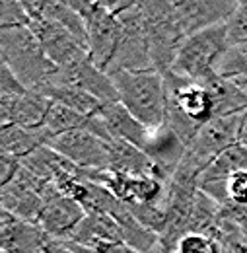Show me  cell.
<instances>
[{"instance_id": "cell-29", "label": "cell", "mask_w": 247, "mask_h": 253, "mask_svg": "<svg viewBox=\"0 0 247 253\" xmlns=\"http://www.w3.org/2000/svg\"><path fill=\"white\" fill-rule=\"evenodd\" d=\"M228 203L234 205H247V171H238L228 177L226 181Z\"/></svg>"}, {"instance_id": "cell-27", "label": "cell", "mask_w": 247, "mask_h": 253, "mask_svg": "<svg viewBox=\"0 0 247 253\" xmlns=\"http://www.w3.org/2000/svg\"><path fill=\"white\" fill-rule=\"evenodd\" d=\"M226 30H228V39L232 47L247 43V0L238 2L236 10L226 22Z\"/></svg>"}, {"instance_id": "cell-24", "label": "cell", "mask_w": 247, "mask_h": 253, "mask_svg": "<svg viewBox=\"0 0 247 253\" xmlns=\"http://www.w3.org/2000/svg\"><path fill=\"white\" fill-rule=\"evenodd\" d=\"M62 162H64V158H62L61 154H57L55 150H51L47 144L41 146V148H37L35 152H31L30 156L20 160V164L28 171H31L35 177L45 179V181H53V177L59 171Z\"/></svg>"}, {"instance_id": "cell-28", "label": "cell", "mask_w": 247, "mask_h": 253, "mask_svg": "<svg viewBox=\"0 0 247 253\" xmlns=\"http://www.w3.org/2000/svg\"><path fill=\"white\" fill-rule=\"evenodd\" d=\"M177 253H222V248L210 236L187 234L177 244Z\"/></svg>"}, {"instance_id": "cell-31", "label": "cell", "mask_w": 247, "mask_h": 253, "mask_svg": "<svg viewBox=\"0 0 247 253\" xmlns=\"http://www.w3.org/2000/svg\"><path fill=\"white\" fill-rule=\"evenodd\" d=\"M18 169H20V160L0 154V187L8 185L16 177Z\"/></svg>"}, {"instance_id": "cell-7", "label": "cell", "mask_w": 247, "mask_h": 253, "mask_svg": "<svg viewBox=\"0 0 247 253\" xmlns=\"http://www.w3.org/2000/svg\"><path fill=\"white\" fill-rule=\"evenodd\" d=\"M117 20H119V43L107 68V74L111 76L126 70L132 72L154 70L140 2H130L117 16Z\"/></svg>"}, {"instance_id": "cell-10", "label": "cell", "mask_w": 247, "mask_h": 253, "mask_svg": "<svg viewBox=\"0 0 247 253\" xmlns=\"http://www.w3.org/2000/svg\"><path fill=\"white\" fill-rule=\"evenodd\" d=\"M43 212L39 216V226L47 232L51 240L57 242H68L74 230L80 226V222L86 218V211L80 203L74 199L64 197L61 191L55 187L53 181H47L43 187Z\"/></svg>"}, {"instance_id": "cell-21", "label": "cell", "mask_w": 247, "mask_h": 253, "mask_svg": "<svg viewBox=\"0 0 247 253\" xmlns=\"http://www.w3.org/2000/svg\"><path fill=\"white\" fill-rule=\"evenodd\" d=\"M43 95H47L51 101L55 103H61L64 107H70L82 115H97L99 109L103 107V103L99 99H95L93 95L86 94L82 90H76V88H70V86H53V84H47L43 86L41 90Z\"/></svg>"}, {"instance_id": "cell-20", "label": "cell", "mask_w": 247, "mask_h": 253, "mask_svg": "<svg viewBox=\"0 0 247 253\" xmlns=\"http://www.w3.org/2000/svg\"><path fill=\"white\" fill-rule=\"evenodd\" d=\"M205 88L208 90L214 117H230V115H242L247 111V94L240 90L232 80L212 74L206 80H203Z\"/></svg>"}, {"instance_id": "cell-6", "label": "cell", "mask_w": 247, "mask_h": 253, "mask_svg": "<svg viewBox=\"0 0 247 253\" xmlns=\"http://www.w3.org/2000/svg\"><path fill=\"white\" fill-rule=\"evenodd\" d=\"M140 8L144 14L146 37L154 70H158L160 74H167L185 41L175 24L171 0L140 2Z\"/></svg>"}, {"instance_id": "cell-32", "label": "cell", "mask_w": 247, "mask_h": 253, "mask_svg": "<svg viewBox=\"0 0 247 253\" xmlns=\"http://www.w3.org/2000/svg\"><path fill=\"white\" fill-rule=\"evenodd\" d=\"M64 244H66L74 253H136L134 250H130L128 246H124V244H119V246H103V248H95V250L76 246V244H72V242H64Z\"/></svg>"}, {"instance_id": "cell-4", "label": "cell", "mask_w": 247, "mask_h": 253, "mask_svg": "<svg viewBox=\"0 0 247 253\" xmlns=\"http://www.w3.org/2000/svg\"><path fill=\"white\" fill-rule=\"evenodd\" d=\"M230 49L232 43L228 39L226 24L212 26L187 37L169 72L189 80L203 82L208 76L218 74V68Z\"/></svg>"}, {"instance_id": "cell-12", "label": "cell", "mask_w": 247, "mask_h": 253, "mask_svg": "<svg viewBox=\"0 0 247 253\" xmlns=\"http://www.w3.org/2000/svg\"><path fill=\"white\" fill-rule=\"evenodd\" d=\"M45 185H47L45 179L35 177L31 171H28L20 164L16 177L8 185L0 187L2 189V195H0L2 211H8L10 214H14L22 220L39 224V216L45 207L43 197H41Z\"/></svg>"}, {"instance_id": "cell-33", "label": "cell", "mask_w": 247, "mask_h": 253, "mask_svg": "<svg viewBox=\"0 0 247 253\" xmlns=\"http://www.w3.org/2000/svg\"><path fill=\"white\" fill-rule=\"evenodd\" d=\"M45 253H74L64 242H57V240H51L45 248Z\"/></svg>"}, {"instance_id": "cell-1", "label": "cell", "mask_w": 247, "mask_h": 253, "mask_svg": "<svg viewBox=\"0 0 247 253\" xmlns=\"http://www.w3.org/2000/svg\"><path fill=\"white\" fill-rule=\"evenodd\" d=\"M165 78V125L185 144L197 136V132L214 119V107L208 90L203 82L189 80L173 72Z\"/></svg>"}, {"instance_id": "cell-22", "label": "cell", "mask_w": 247, "mask_h": 253, "mask_svg": "<svg viewBox=\"0 0 247 253\" xmlns=\"http://www.w3.org/2000/svg\"><path fill=\"white\" fill-rule=\"evenodd\" d=\"M218 212H220V205L216 201L205 195L203 191H197L189 220V234H203L216 240Z\"/></svg>"}, {"instance_id": "cell-16", "label": "cell", "mask_w": 247, "mask_h": 253, "mask_svg": "<svg viewBox=\"0 0 247 253\" xmlns=\"http://www.w3.org/2000/svg\"><path fill=\"white\" fill-rule=\"evenodd\" d=\"M97 115L101 117L111 140H123V142H128L146 152L154 130L146 128L138 119H134L121 101L103 103V107L99 109Z\"/></svg>"}, {"instance_id": "cell-2", "label": "cell", "mask_w": 247, "mask_h": 253, "mask_svg": "<svg viewBox=\"0 0 247 253\" xmlns=\"http://www.w3.org/2000/svg\"><path fill=\"white\" fill-rule=\"evenodd\" d=\"M119 101L150 130L165 125V78L158 70H126L111 74Z\"/></svg>"}, {"instance_id": "cell-26", "label": "cell", "mask_w": 247, "mask_h": 253, "mask_svg": "<svg viewBox=\"0 0 247 253\" xmlns=\"http://www.w3.org/2000/svg\"><path fill=\"white\" fill-rule=\"evenodd\" d=\"M218 74L228 78V80H232L236 76H246L247 78V43L232 47L228 51V55L224 57V61L218 68Z\"/></svg>"}, {"instance_id": "cell-30", "label": "cell", "mask_w": 247, "mask_h": 253, "mask_svg": "<svg viewBox=\"0 0 247 253\" xmlns=\"http://www.w3.org/2000/svg\"><path fill=\"white\" fill-rule=\"evenodd\" d=\"M24 92H28V88L14 76V72L6 64H2V70H0V99L16 97V95H22Z\"/></svg>"}, {"instance_id": "cell-18", "label": "cell", "mask_w": 247, "mask_h": 253, "mask_svg": "<svg viewBox=\"0 0 247 253\" xmlns=\"http://www.w3.org/2000/svg\"><path fill=\"white\" fill-rule=\"evenodd\" d=\"M68 242L82 248H90V250L103 248V246H119V244H124L123 228L113 216L88 212Z\"/></svg>"}, {"instance_id": "cell-14", "label": "cell", "mask_w": 247, "mask_h": 253, "mask_svg": "<svg viewBox=\"0 0 247 253\" xmlns=\"http://www.w3.org/2000/svg\"><path fill=\"white\" fill-rule=\"evenodd\" d=\"M51 238L37 222L22 220L8 211L0 212V250L2 253H45Z\"/></svg>"}, {"instance_id": "cell-5", "label": "cell", "mask_w": 247, "mask_h": 253, "mask_svg": "<svg viewBox=\"0 0 247 253\" xmlns=\"http://www.w3.org/2000/svg\"><path fill=\"white\" fill-rule=\"evenodd\" d=\"M84 20L88 28V53L92 63L107 72L119 43L117 16L130 2H68Z\"/></svg>"}, {"instance_id": "cell-17", "label": "cell", "mask_w": 247, "mask_h": 253, "mask_svg": "<svg viewBox=\"0 0 247 253\" xmlns=\"http://www.w3.org/2000/svg\"><path fill=\"white\" fill-rule=\"evenodd\" d=\"M109 171L119 175H138V177H152L158 181L169 183L165 175L160 171L152 158L123 140H111L109 142Z\"/></svg>"}, {"instance_id": "cell-25", "label": "cell", "mask_w": 247, "mask_h": 253, "mask_svg": "<svg viewBox=\"0 0 247 253\" xmlns=\"http://www.w3.org/2000/svg\"><path fill=\"white\" fill-rule=\"evenodd\" d=\"M30 16L24 0H0V30L8 28H28Z\"/></svg>"}, {"instance_id": "cell-8", "label": "cell", "mask_w": 247, "mask_h": 253, "mask_svg": "<svg viewBox=\"0 0 247 253\" xmlns=\"http://www.w3.org/2000/svg\"><path fill=\"white\" fill-rule=\"evenodd\" d=\"M24 6L30 16L28 28L37 37L45 55L57 68L68 66L84 57H90L88 49H84L66 28H62L59 22H55L47 14H43L41 0H24Z\"/></svg>"}, {"instance_id": "cell-15", "label": "cell", "mask_w": 247, "mask_h": 253, "mask_svg": "<svg viewBox=\"0 0 247 253\" xmlns=\"http://www.w3.org/2000/svg\"><path fill=\"white\" fill-rule=\"evenodd\" d=\"M51 99L35 90H28L22 95L0 99V123L2 126L16 125L26 128H41L45 126Z\"/></svg>"}, {"instance_id": "cell-3", "label": "cell", "mask_w": 247, "mask_h": 253, "mask_svg": "<svg viewBox=\"0 0 247 253\" xmlns=\"http://www.w3.org/2000/svg\"><path fill=\"white\" fill-rule=\"evenodd\" d=\"M0 59L28 90L35 92L57 70L30 28L0 30Z\"/></svg>"}, {"instance_id": "cell-19", "label": "cell", "mask_w": 247, "mask_h": 253, "mask_svg": "<svg viewBox=\"0 0 247 253\" xmlns=\"http://www.w3.org/2000/svg\"><path fill=\"white\" fill-rule=\"evenodd\" d=\"M51 138V132L41 128H26V126L8 125L2 126L0 130V154L12 156L16 160H22L35 152L37 148L45 146Z\"/></svg>"}, {"instance_id": "cell-11", "label": "cell", "mask_w": 247, "mask_h": 253, "mask_svg": "<svg viewBox=\"0 0 247 253\" xmlns=\"http://www.w3.org/2000/svg\"><path fill=\"white\" fill-rule=\"evenodd\" d=\"M47 84L70 86V88L82 90L86 94L93 95L95 99H99L101 103H115V101H119V94H117V88L113 84V78L107 72H103L101 68H97L92 63L90 57H84V59L68 64V66L57 68Z\"/></svg>"}, {"instance_id": "cell-34", "label": "cell", "mask_w": 247, "mask_h": 253, "mask_svg": "<svg viewBox=\"0 0 247 253\" xmlns=\"http://www.w3.org/2000/svg\"><path fill=\"white\" fill-rule=\"evenodd\" d=\"M240 144L247 148V111L244 115V123H242V130H240Z\"/></svg>"}, {"instance_id": "cell-23", "label": "cell", "mask_w": 247, "mask_h": 253, "mask_svg": "<svg viewBox=\"0 0 247 253\" xmlns=\"http://www.w3.org/2000/svg\"><path fill=\"white\" fill-rule=\"evenodd\" d=\"M41 10L55 22H59L62 28L76 37V41L88 49V28L82 20V16L68 4V2H59V0H41Z\"/></svg>"}, {"instance_id": "cell-13", "label": "cell", "mask_w": 247, "mask_h": 253, "mask_svg": "<svg viewBox=\"0 0 247 253\" xmlns=\"http://www.w3.org/2000/svg\"><path fill=\"white\" fill-rule=\"evenodd\" d=\"M173 18L183 37L226 24L238 2L230 0H171Z\"/></svg>"}, {"instance_id": "cell-9", "label": "cell", "mask_w": 247, "mask_h": 253, "mask_svg": "<svg viewBox=\"0 0 247 253\" xmlns=\"http://www.w3.org/2000/svg\"><path fill=\"white\" fill-rule=\"evenodd\" d=\"M47 146L78 168L109 171V142L88 130L55 134L47 140Z\"/></svg>"}]
</instances>
